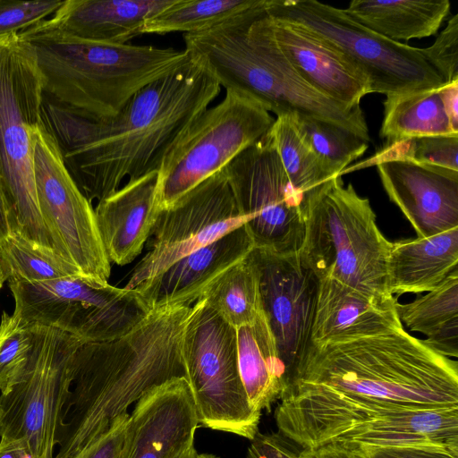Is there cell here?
<instances>
[{"instance_id":"cell-30","label":"cell","mask_w":458,"mask_h":458,"mask_svg":"<svg viewBox=\"0 0 458 458\" xmlns=\"http://www.w3.org/2000/svg\"><path fill=\"white\" fill-rule=\"evenodd\" d=\"M440 89L386 96L380 137L387 141L410 137L458 134L454 131L445 110Z\"/></svg>"},{"instance_id":"cell-47","label":"cell","mask_w":458,"mask_h":458,"mask_svg":"<svg viewBox=\"0 0 458 458\" xmlns=\"http://www.w3.org/2000/svg\"><path fill=\"white\" fill-rule=\"evenodd\" d=\"M6 282L5 276L3 269V265L0 258V290L2 289L4 283Z\"/></svg>"},{"instance_id":"cell-42","label":"cell","mask_w":458,"mask_h":458,"mask_svg":"<svg viewBox=\"0 0 458 458\" xmlns=\"http://www.w3.org/2000/svg\"><path fill=\"white\" fill-rule=\"evenodd\" d=\"M440 92L450 123L458 133V81L445 84Z\"/></svg>"},{"instance_id":"cell-45","label":"cell","mask_w":458,"mask_h":458,"mask_svg":"<svg viewBox=\"0 0 458 458\" xmlns=\"http://www.w3.org/2000/svg\"><path fill=\"white\" fill-rule=\"evenodd\" d=\"M10 235L5 198L0 184V242Z\"/></svg>"},{"instance_id":"cell-2","label":"cell","mask_w":458,"mask_h":458,"mask_svg":"<svg viewBox=\"0 0 458 458\" xmlns=\"http://www.w3.org/2000/svg\"><path fill=\"white\" fill-rule=\"evenodd\" d=\"M277 411L458 408V363L403 327L311 346Z\"/></svg>"},{"instance_id":"cell-41","label":"cell","mask_w":458,"mask_h":458,"mask_svg":"<svg viewBox=\"0 0 458 458\" xmlns=\"http://www.w3.org/2000/svg\"><path fill=\"white\" fill-rule=\"evenodd\" d=\"M128 417V412L117 417L107 431L74 458H118Z\"/></svg>"},{"instance_id":"cell-4","label":"cell","mask_w":458,"mask_h":458,"mask_svg":"<svg viewBox=\"0 0 458 458\" xmlns=\"http://www.w3.org/2000/svg\"><path fill=\"white\" fill-rule=\"evenodd\" d=\"M19 35L35 52L44 93L95 120L114 117L138 90L190 60L173 47L77 38L43 21Z\"/></svg>"},{"instance_id":"cell-23","label":"cell","mask_w":458,"mask_h":458,"mask_svg":"<svg viewBox=\"0 0 458 458\" xmlns=\"http://www.w3.org/2000/svg\"><path fill=\"white\" fill-rule=\"evenodd\" d=\"M396 302L394 296L377 298L335 279H319L310 347L403 327Z\"/></svg>"},{"instance_id":"cell-10","label":"cell","mask_w":458,"mask_h":458,"mask_svg":"<svg viewBox=\"0 0 458 458\" xmlns=\"http://www.w3.org/2000/svg\"><path fill=\"white\" fill-rule=\"evenodd\" d=\"M274 121L259 102L226 89L223 100L199 114L165 152L157 170L158 209L221 171L265 135Z\"/></svg>"},{"instance_id":"cell-1","label":"cell","mask_w":458,"mask_h":458,"mask_svg":"<svg viewBox=\"0 0 458 458\" xmlns=\"http://www.w3.org/2000/svg\"><path fill=\"white\" fill-rule=\"evenodd\" d=\"M220 91L213 75L190 57L138 90L108 119H91L44 93L41 123L92 203L114 193L125 178L136 180L157 171L167 149Z\"/></svg>"},{"instance_id":"cell-24","label":"cell","mask_w":458,"mask_h":458,"mask_svg":"<svg viewBox=\"0 0 458 458\" xmlns=\"http://www.w3.org/2000/svg\"><path fill=\"white\" fill-rule=\"evenodd\" d=\"M174 0H64L43 22L84 40L127 44L142 35L145 21Z\"/></svg>"},{"instance_id":"cell-49","label":"cell","mask_w":458,"mask_h":458,"mask_svg":"<svg viewBox=\"0 0 458 458\" xmlns=\"http://www.w3.org/2000/svg\"><path fill=\"white\" fill-rule=\"evenodd\" d=\"M1 414H2V406L0 404V417H1Z\"/></svg>"},{"instance_id":"cell-19","label":"cell","mask_w":458,"mask_h":458,"mask_svg":"<svg viewBox=\"0 0 458 458\" xmlns=\"http://www.w3.org/2000/svg\"><path fill=\"white\" fill-rule=\"evenodd\" d=\"M263 20L283 56L321 95L353 108L371 93L368 77L328 41L299 24L267 13Z\"/></svg>"},{"instance_id":"cell-32","label":"cell","mask_w":458,"mask_h":458,"mask_svg":"<svg viewBox=\"0 0 458 458\" xmlns=\"http://www.w3.org/2000/svg\"><path fill=\"white\" fill-rule=\"evenodd\" d=\"M293 185L301 193L331 179L304 138L298 114L276 116L267 131Z\"/></svg>"},{"instance_id":"cell-33","label":"cell","mask_w":458,"mask_h":458,"mask_svg":"<svg viewBox=\"0 0 458 458\" xmlns=\"http://www.w3.org/2000/svg\"><path fill=\"white\" fill-rule=\"evenodd\" d=\"M0 258L7 283L35 284L81 275L54 250L33 245L13 234L0 242Z\"/></svg>"},{"instance_id":"cell-13","label":"cell","mask_w":458,"mask_h":458,"mask_svg":"<svg viewBox=\"0 0 458 458\" xmlns=\"http://www.w3.org/2000/svg\"><path fill=\"white\" fill-rule=\"evenodd\" d=\"M34 348L20 382L0 395V437L27 442L35 458H54L76 354L83 344L55 327L30 326Z\"/></svg>"},{"instance_id":"cell-40","label":"cell","mask_w":458,"mask_h":458,"mask_svg":"<svg viewBox=\"0 0 458 458\" xmlns=\"http://www.w3.org/2000/svg\"><path fill=\"white\" fill-rule=\"evenodd\" d=\"M247 458H305L302 447L277 432L258 433L248 449Z\"/></svg>"},{"instance_id":"cell-34","label":"cell","mask_w":458,"mask_h":458,"mask_svg":"<svg viewBox=\"0 0 458 458\" xmlns=\"http://www.w3.org/2000/svg\"><path fill=\"white\" fill-rule=\"evenodd\" d=\"M298 124L331 178L342 176V172L369 147V142L356 133L328 121L298 114Z\"/></svg>"},{"instance_id":"cell-21","label":"cell","mask_w":458,"mask_h":458,"mask_svg":"<svg viewBox=\"0 0 458 458\" xmlns=\"http://www.w3.org/2000/svg\"><path fill=\"white\" fill-rule=\"evenodd\" d=\"M255 248L245 225L181 258L136 288L152 308L192 306L205 289Z\"/></svg>"},{"instance_id":"cell-16","label":"cell","mask_w":458,"mask_h":458,"mask_svg":"<svg viewBox=\"0 0 458 458\" xmlns=\"http://www.w3.org/2000/svg\"><path fill=\"white\" fill-rule=\"evenodd\" d=\"M244 224L222 169L169 208L159 209L146 244L148 251L135 266L124 288H136L181 258Z\"/></svg>"},{"instance_id":"cell-12","label":"cell","mask_w":458,"mask_h":458,"mask_svg":"<svg viewBox=\"0 0 458 458\" xmlns=\"http://www.w3.org/2000/svg\"><path fill=\"white\" fill-rule=\"evenodd\" d=\"M278 431L305 449L327 445H438L458 449V408L275 411Z\"/></svg>"},{"instance_id":"cell-7","label":"cell","mask_w":458,"mask_h":458,"mask_svg":"<svg viewBox=\"0 0 458 458\" xmlns=\"http://www.w3.org/2000/svg\"><path fill=\"white\" fill-rule=\"evenodd\" d=\"M44 78L19 33L0 35V184L10 234L55 250L34 184L31 131L41 123Z\"/></svg>"},{"instance_id":"cell-18","label":"cell","mask_w":458,"mask_h":458,"mask_svg":"<svg viewBox=\"0 0 458 458\" xmlns=\"http://www.w3.org/2000/svg\"><path fill=\"white\" fill-rule=\"evenodd\" d=\"M199 426L186 378H174L137 401L118 458H178L193 445Z\"/></svg>"},{"instance_id":"cell-44","label":"cell","mask_w":458,"mask_h":458,"mask_svg":"<svg viewBox=\"0 0 458 458\" xmlns=\"http://www.w3.org/2000/svg\"><path fill=\"white\" fill-rule=\"evenodd\" d=\"M305 458H357L348 448L340 445H327L314 449L302 447Z\"/></svg>"},{"instance_id":"cell-36","label":"cell","mask_w":458,"mask_h":458,"mask_svg":"<svg viewBox=\"0 0 458 458\" xmlns=\"http://www.w3.org/2000/svg\"><path fill=\"white\" fill-rule=\"evenodd\" d=\"M34 348L32 327L3 312L0 322V391L8 394L26 370Z\"/></svg>"},{"instance_id":"cell-14","label":"cell","mask_w":458,"mask_h":458,"mask_svg":"<svg viewBox=\"0 0 458 458\" xmlns=\"http://www.w3.org/2000/svg\"><path fill=\"white\" fill-rule=\"evenodd\" d=\"M223 171L255 248L298 253L305 234L303 194L293 187L267 133Z\"/></svg>"},{"instance_id":"cell-27","label":"cell","mask_w":458,"mask_h":458,"mask_svg":"<svg viewBox=\"0 0 458 458\" xmlns=\"http://www.w3.org/2000/svg\"><path fill=\"white\" fill-rule=\"evenodd\" d=\"M450 6L448 0H354L344 10L370 30L400 42L435 35Z\"/></svg>"},{"instance_id":"cell-17","label":"cell","mask_w":458,"mask_h":458,"mask_svg":"<svg viewBox=\"0 0 458 458\" xmlns=\"http://www.w3.org/2000/svg\"><path fill=\"white\" fill-rule=\"evenodd\" d=\"M261 310L287 377V386L311 344L318 279L298 253L280 255L254 248Z\"/></svg>"},{"instance_id":"cell-3","label":"cell","mask_w":458,"mask_h":458,"mask_svg":"<svg viewBox=\"0 0 458 458\" xmlns=\"http://www.w3.org/2000/svg\"><path fill=\"white\" fill-rule=\"evenodd\" d=\"M191 306L155 308L128 334L79 348L54 458H74L133 403L186 372L182 353Z\"/></svg>"},{"instance_id":"cell-15","label":"cell","mask_w":458,"mask_h":458,"mask_svg":"<svg viewBox=\"0 0 458 458\" xmlns=\"http://www.w3.org/2000/svg\"><path fill=\"white\" fill-rule=\"evenodd\" d=\"M30 138L38 205L55 251L81 275L107 281L111 263L92 204L70 175L57 145L42 124L31 131Z\"/></svg>"},{"instance_id":"cell-26","label":"cell","mask_w":458,"mask_h":458,"mask_svg":"<svg viewBox=\"0 0 458 458\" xmlns=\"http://www.w3.org/2000/svg\"><path fill=\"white\" fill-rule=\"evenodd\" d=\"M240 377L252 409L271 411L287 387V377L263 312L250 324L236 328Z\"/></svg>"},{"instance_id":"cell-46","label":"cell","mask_w":458,"mask_h":458,"mask_svg":"<svg viewBox=\"0 0 458 458\" xmlns=\"http://www.w3.org/2000/svg\"><path fill=\"white\" fill-rule=\"evenodd\" d=\"M198 452L195 449L194 445L191 446L188 450H186L182 454H181L178 458H198Z\"/></svg>"},{"instance_id":"cell-8","label":"cell","mask_w":458,"mask_h":458,"mask_svg":"<svg viewBox=\"0 0 458 458\" xmlns=\"http://www.w3.org/2000/svg\"><path fill=\"white\" fill-rule=\"evenodd\" d=\"M8 284L15 302L12 315L21 325L55 327L83 343L117 339L153 310L135 289L82 275Z\"/></svg>"},{"instance_id":"cell-37","label":"cell","mask_w":458,"mask_h":458,"mask_svg":"<svg viewBox=\"0 0 458 458\" xmlns=\"http://www.w3.org/2000/svg\"><path fill=\"white\" fill-rule=\"evenodd\" d=\"M64 1L0 0V35L20 33L51 17Z\"/></svg>"},{"instance_id":"cell-25","label":"cell","mask_w":458,"mask_h":458,"mask_svg":"<svg viewBox=\"0 0 458 458\" xmlns=\"http://www.w3.org/2000/svg\"><path fill=\"white\" fill-rule=\"evenodd\" d=\"M458 263V227L426 237L392 242L387 290L394 294L430 292Z\"/></svg>"},{"instance_id":"cell-29","label":"cell","mask_w":458,"mask_h":458,"mask_svg":"<svg viewBox=\"0 0 458 458\" xmlns=\"http://www.w3.org/2000/svg\"><path fill=\"white\" fill-rule=\"evenodd\" d=\"M267 4V0H174L145 21L141 33H201L259 15Z\"/></svg>"},{"instance_id":"cell-5","label":"cell","mask_w":458,"mask_h":458,"mask_svg":"<svg viewBox=\"0 0 458 458\" xmlns=\"http://www.w3.org/2000/svg\"><path fill=\"white\" fill-rule=\"evenodd\" d=\"M266 13L205 32L184 34V50L221 87L249 97L269 113L276 116L297 113L328 121L369 142L360 106L346 107L310 87L276 46L263 20Z\"/></svg>"},{"instance_id":"cell-43","label":"cell","mask_w":458,"mask_h":458,"mask_svg":"<svg viewBox=\"0 0 458 458\" xmlns=\"http://www.w3.org/2000/svg\"><path fill=\"white\" fill-rule=\"evenodd\" d=\"M0 458H35L27 442L21 438L1 437Z\"/></svg>"},{"instance_id":"cell-11","label":"cell","mask_w":458,"mask_h":458,"mask_svg":"<svg viewBox=\"0 0 458 458\" xmlns=\"http://www.w3.org/2000/svg\"><path fill=\"white\" fill-rule=\"evenodd\" d=\"M267 13L308 29L339 49L368 77L371 93L388 96L445 84L420 48L384 38L344 9L316 0H267Z\"/></svg>"},{"instance_id":"cell-20","label":"cell","mask_w":458,"mask_h":458,"mask_svg":"<svg viewBox=\"0 0 458 458\" xmlns=\"http://www.w3.org/2000/svg\"><path fill=\"white\" fill-rule=\"evenodd\" d=\"M376 166L390 200L418 238L458 227V171L399 160Z\"/></svg>"},{"instance_id":"cell-48","label":"cell","mask_w":458,"mask_h":458,"mask_svg":"<svg viewBox=\"0 0 458 458\" xmlns=\"http://www.w3.org/2000/svg\"><path fill=\"white\" fill-rule=\"evenodd\" d=\"M198 458H219L214 454H199Z\"/></svg>"},{"instance_id":"cell-6","label":"cell","mask_w":458,"mask_h":458,"mask_svg":"<svg viewBox=\"0 0 458 458\" xmlns=\"http://www.w3.org/2000/svg\"><path fill=\"white\" fill-rule=\"evenodd\" d=\"M305 234L298 255L318 279L331 278L377 298L387 290L392 247L376 223L369 200L342 176L303 193Z\"/></svg>"},{"instance_id":"cell-31","label":"cell","mask_w":458,"mask_h":458,"mask_svg":"<svg viewBox=\"0 0 458 458\" xmlns=\"http://www.w3.org/2000/svg\"><path fill=\"white\" fill-rule=\"evenodd\" d=\"M199 298L235 328L252 323L262 310L259 271L250 252L214 280Z\"/></svg>"},{"instance_id":"cell-28","label":"cell","mask_w":458,"mask_h":458,"mask_svg":"<svg viewBox=\"0 0 458 458\" xmlns=\"http://www.w3.org/2000/svg\"><path fill=\"white\" fill-rule=\"evenodd\" d=\"M402 325L426 335L424 343L446 357L458 356V269L441 284L409 303L396 302Z\"/></svg>"},{"instance_id":"cell-9","label":"cell","mask_w":458,"mask_h":458,"mask_svg":"<svg viewBox=\"0 0 458 458\" xmlns=\"http://www.w3.org/2000/svg\"><path fill=\"white\" fill-rule=\"evenodd\" d=\"M182 353L199 426L253 440L261 415L250 406L240 377L236 328L202 298L191 306Z\"/></svg>"},{"instance_id":"cell-39","label":"cell","mask_w":458,"mask_h":458,"mask_svg":"<svg viewBox=\"0 0 458 458\" xmlns=\"http://www.w3.org/2000/svg\"><path fill=\"white\" fill-rule=\"evenodd\" d=\"M357 458H458V449L438 445L344 446Z\"/></svg>"},{"instance_id":"cell-38","label":"cell","mask_w":458,"mask_h":458,"mask_svg":"<svg viewBox=\"0 0 458 458\" xmlns=\"http://www.w3.org/2000/svg\"><path fill=\"white\" fill-rule=\"evenodd\" d=\"M420 51L445 84L458 81V14L451 17L430 47Z\"/></svg>"},{"instance_id":"cell-35","label":"cell","mask_w":458,"mask_h":458,"mask_svg":"<svg viewBox=\"0 0 458 458\" xmlns=\"http://www.w3.org/2000/svg\"><path fill=\"white\" fill-rule=\"evenodd\" d=\"M458 134L410 137L387 140L370 157L347 166L342 174L386 161H411L458 171Z\"/></svg>"},{"instance_id":"cell-22","label":"cell","mask_w":458,"mask_h":458,"mask_svg":"<svg viewBox=\"0 0 458 458\" xmlns=\"http://www.w3.org/2000/svg\"><path fill=\"white\" fill-rule=\"evenodd\" d=\"M157 171L127 182L98 202L94 209L99 236L110 261L124 266L142 251L159 211Z\"/></svg>"}]
</instances>
